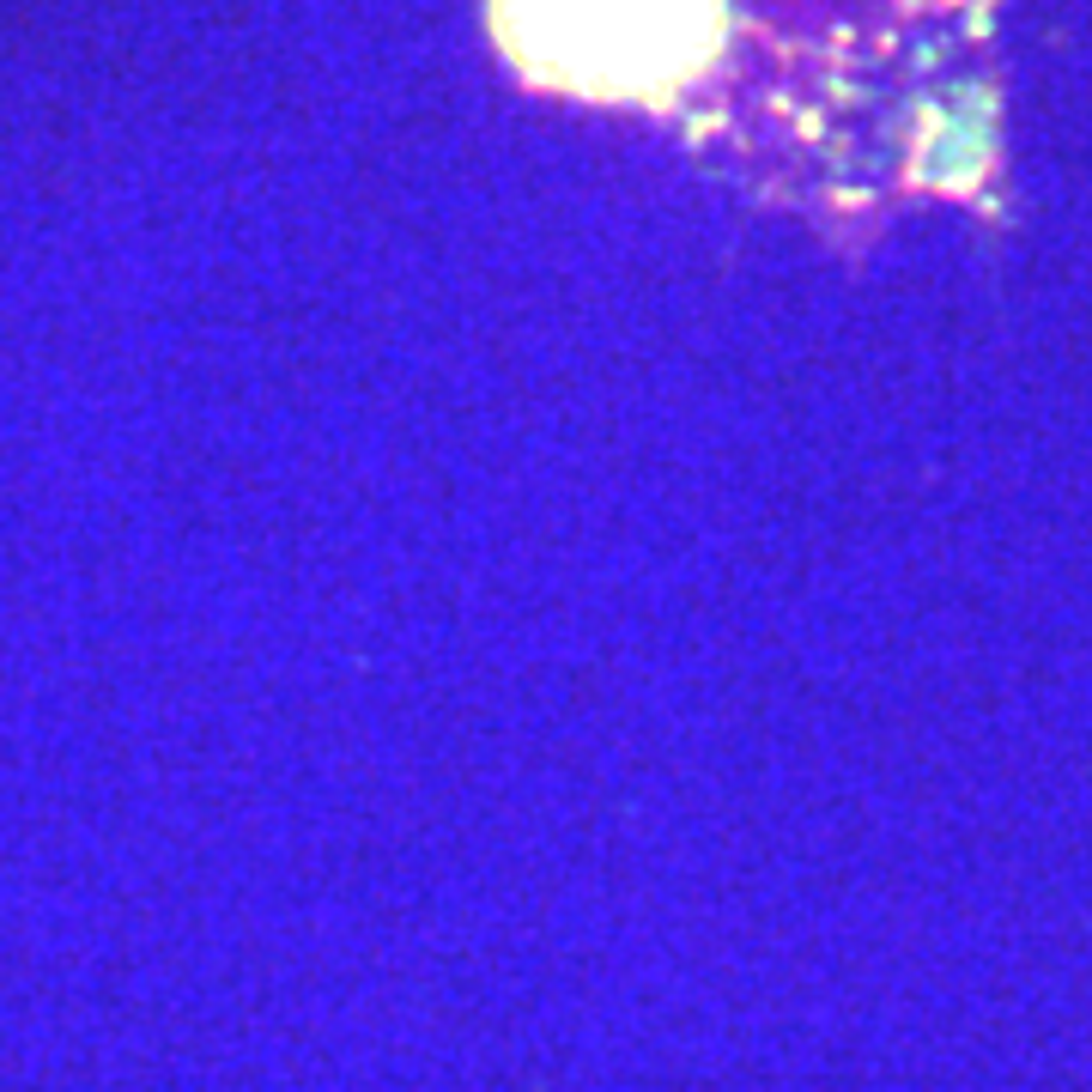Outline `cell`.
<instances>
[{"instance_id":"6da1fadb","label":"cell","mask_w":1092,"mask_h":1092,"mask_svg":"<svg viewBox=\"0 0 1092 1092\" xmlns=\"http://www.w3.org/2000/svg\"><path fill=\"white\" fill-rule=\"evenodd\" d=\"M528 79L583 98H668L722 43V0H491Z\"/></svg>"}]
</instances>
